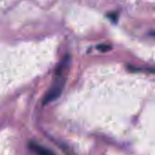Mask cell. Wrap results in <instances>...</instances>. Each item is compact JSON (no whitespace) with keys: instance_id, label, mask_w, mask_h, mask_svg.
Segmentation results:
<instances>
[{"instance_id":"5","label":"cell","mask_w":155,"mask_h":155,"mask_svg":"<svg viewBox=\"0 0 155 155\" xmlns=\"http://www.w3.org/2000/svg\"><path fill=\"white\" fill-rule=\"evenodd\" d=\"M150 35H151L152 37H155V32H151V33H150Z\"/></svg>"},{"instance_id":"1","label":"cell","mask_w":155,"mask_h":155,"mask_svg":"<svg viewBox=\"0 0 155 155\" xmlns=\"http://www.w3.org/2000/svg\"><path fill=\"white\" fill-rule=\"evenodd\" d=\"M66 83V78L63 76H56V79L48 91L47 92L45 99H44V103L48 104L49 102H52L58 99L63 91V89L65 87Z\"/></svg>"},{"instance_id":"4","label":"cell","mask_w":155,"mask_h":155,"mask_svg":"<svg viewBox=\"0 0 155 155\" xmlns=\"http://www.w3.org/2000/svg\"><path fill=\"white\" fill-rule=\"evenodd\" d=\"M110 48H111V47L109 45H106V44H101V45L98 46V49L102 51V52H106V51L110 50Z\"/></svg>"},{"instance_id":"2","label":"cell","mask_w":155,"mask_h":155,"mask_svg":"<svg viewBox=\"0 0 155 155\" xmlns=\"http://www.w3.org/2000/svg\"><path fill=\"white\" fill-rule=\"evenodd\" d=\"M28 148L31 151H33L36 155H55L50 150L36 143V142H30L28 144Z\"/></svg>"},{"instance_id":"3","label":"cell","mask_w":155,"mask_h":155,"mask_svg":"<svg viewBox=\"0 0 155 155\" xmlns=\"http://www.w3.org/2000/svg\"><path fill=\"white\" fill-rule=\"evenodd\" d=\"M68 67H69V57L66 56L60 61V63L58 65V67L56 68V71H55L56 76H63V77H65L64 75L67 73Z\"/></svg>"}]
</instances>
